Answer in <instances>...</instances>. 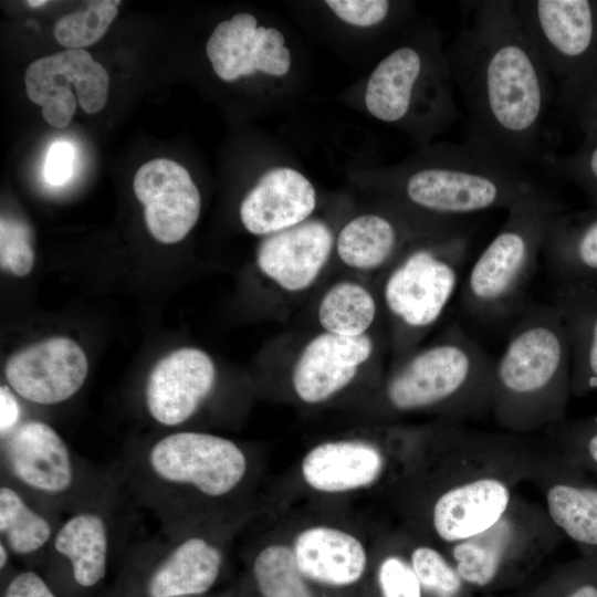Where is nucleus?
I'll use <instances>...</instances> for the list:
<instances>
[{
    "mask_svg": "<svg viewBox=\"0 0 597 597\" xmlns=\"http://www.w3.org/2000/svg\"><path fill=\"white\" fill-rule=\"evenodd\" d=\"M389 457L366 439H336L313 446L300 462L303 483L320 494H349L376 485L388 472Z\"/></svg>",
    "mask_w": 597,
    "mask_h": 597,
    "instance_id": "4be33fe9",
    "label": "nucleus"
},
{
    "mask_svg": "<svg viewBox=\"0 0 597 597\" xmlns=\"http://www.w3.org/2000/svg\"><path fill=\"white\" fill-rule=\"evenodd\" d=\"M334 245L329 227L322 220L308 219L265 237L256 251V265L282 290L302 292L318 279Z\"/></svg>",
    "mask_w": 597,
    "mask_h": 597,
    "instance_id": "5701e85b",
    "label": "nucleus"
},
{
    "mask_svg": "<svg viewBox=\"0 0 597 597\" xmlns=\"http://www.w3.org/2000/svg\"><path fill=\"white\" fill-rule=\"evenodd\" d=\"M545 171L579 187L597 207V142L584 140L570 155L552 156Z\"/></svg>",
    "mask_w": 597,
    "mask_h": 597,
    "instance_id": "c9c22d12",
    "label": "nucleus"
},
{
    "mask_svg": "<svg viewBox=\"0 0 597 597\" xmlns=\"http://www.w3.org/2000/svg\"><path fill=\"white\" fill-rule=\"evenodd\" d=\"M572 395L570 350L555 304L519 312L495 359L491 411L503 428L525 433L564 420Z\"/></svg>",
    "mask_w": 597,
    "mask_h": 597,
    "instance_id": "7ed1b4c3",
    "label": "nucleus"
},
{
    "mask_svg": "<svg viewBox=\"0 0 597 597\" xmlns=\"http://www.w3.org/2000/svg\"><path fill=\"white\" fill-rule=\"evenodd\" d=\"M24 84L30 101L42 107L45 122L65 128L76 109L70 85L75 87L82 109L95 114L107 102L109 76L84 49H67L32 62L25 71Z\"/></svg>",
    "mask_w": 597,
    "mask_h": 597,
    "instance_id": "2eb2a0df",
    "label": "nucleus"
},
{
    "mask_svg": "<svg viewBox=\"0 0 597 597\" xmlns=\"http://www.w3.org/2000/svg\"><path fill=\"white\" fill-rule=\"evenodd\" d=\"M548 465L536 462L546 513L585 555L597 554V475L555 451Z\"/></svg>",
    "mask_w": 597,
    "mask_h": 597,
    "instance_id": "aec40b11",
    "label": "nucleus"
},
{
    "mask_svg": "<svg viewBox=\"0 0 597 597\" xmlns=\"http://www.w3.org/2000/svg\"><path fill=\"white\" fill-rule=\"evenodd\" d=\"M483 597H499L496 595H491V594H483Z\"/></svg>",
    "mask_w": 597,
    "mask_h": 597,
    "instance_id": "a18cd8bd",
    "label": "nucleus"
},
{
    "mask_svg": "<svg viewBox=\"0 0 597 597\" xmlns=\"http://www.w3.org/2000/svg\"><path fill=\"white\" fill-rule=\"evenodd\" d=\"M457 460L433 491L427 507L429 532L442 546L470 540L495 525L511 509L514 488L533 475L536 461L516 458L526 451L510 436L467 431L447 422Z\"/></svg>",
    "mask_w": 597,
    "mask_h": 597,
    "instance_id": "20e7f679",
    "label": "nucleus"
},
{
    "mask_svg": "<svg viewBox=\"0 0 597 597\" xmlns=\"http://www.w3.org/2000/svg\"><path fill=\"white\" fill-rule=\"evenodd\" d=\"M62 520L0 479V541L14 557L45 558Z\"/></svg>",
    "mask_w": 597,
    "mask_h": 597,
    "instance_id": "cd10ccee",
    "label": "nucleus"
},
{
    "mask_svg": "<svg viewBox=\"0 0 597 597\" xmlns=\"http://www.w3.org/2000/svg\"><path fill=\"white\" fill-rule=\"evenodd\" d=\"M469 249V233L421 240L391 264L383 284V301L400 329L413 338L429 331L455 294Z\"/></svg>",
    "mask_w": 597,
    "mask_h": 597,
    "instance_id": "f8f14e48",
    "label": "nucleus"
},
{
    "mask_svg": "<svg viewBox=\"0 0 597 597\" xmlns=\"http://www.w3.org/2000/svg\"><path fill=\"white\" fill-rule=\"evenodd\" d=\"M251 574L262 597H314L289 542L262 544L252 556Z\"/></svg>",
    "mask_w": 597,
    "mask_h": 597,
    "instance_id": "c756f323",
    "label": "nucleus"
},
{
    "mask_svg": "<svg viewBox=\"0 0 597 597\" xmlns=\"http://www.w3.org/2000/svg\"><path fill=\"white\" fill-rule=\"evenodd\" d=\"M555 451L597 475V416L548 428Z\"/></svg>",
    "mask_w": 597,
    "mask_h": 597,
    "instance_id": "72a5a7b5",
    "label": "nucleus"
},
{
    "mask_svg": "<svg viewBox=\"0 0 597 597\" xmlns=\"http://www.w3.org/2000/svg\"><path fill=\"white\" fill-rule=\"evenodd\" d=\"M542 254L559 284L597 283V207L555 213L546 228Z\"/></svg>",
    "mask_w": 597,
    "mask_h": 597,
    "instance_id": "a878e982",
    "label": "nucleus"
},
{
    "mask_svg": "<svg viewBox=\"0 0 597 597\" xmlns=\"http://www.w3.org/2000/svg\"><path fill=\"white\" fill-rule=\"evenodd\" d=\"M410 565L425 597H474L444 552L429 543H419L408 553Z\"/></svg>",
    "mask_w": 597,
    "mask_h": 597,
    "instance_id": "7c9ffc66",
    "label": "nucleus"
},
{
    "mask_svg": "<svg viewBox=\"0 0 597 597\" xmlns=\"http://www.w3.org/2000/svg\"><path fill=\"white\" fill-rule=\"evenodd\" d=\"M302 574L311 583L345 588L365 575L369 555L364 541L349 530L313 523L298 530L289 542Z\"/></svg>",
    "mask_w": 597,
    "mask_h": 597,
    "instance_id": "b1692460",
    "label": "nucleus"
},
{
    "mask_svg": "<svg viewBox=\"0 0 597 597\" xmlns=\"http://www.w3.org/2000/svg\"><path fill=\"white\" fill-rule=\"evenodd\" d=\"M542 188L531 169L468 140L438 147L399 179V195L411 211L446 220L509 210Z\"/></svg>",
    "mask_w": 597,
    "mask_h": 597,
    "instance_id": "39448f33",
    "label": "nucleus"
},
{
    "mask_svg": "<svg viewBox=\"0 0 597 597\" xmlns=\"http://www.w3.org/2000/svg\"><path fill=\"white\" fill-rule=\"evenodd\" d=\"M2 597H57V595L39 573L24 569L10 577Z\"/></svg>",
    "mask_w": 597,
    "mask_h": 597,
    "instance_id": "a19ab883",
    "label": "nucleus"
},
{
    "mask_svg": "<svg viewBox=\"0 0 597 597\" xmlns=\"http://www.w3.org/2000/svg\"><path fill=\"white\" fill-rule=\"evenodd\" d=\"M375 343L369 334L345 337L322 332L303 347L294 363L291 384L304 404H323L356 378L374 355Z\"/></svg>",
    "mask_w": 597,
    "mask_h": 597,
    "instance_id": "412c9836",
    "label": "nucleus"
},
{
    "mask_svg": "<svg viewBox=\"0 0 597 597\" xmlns=\"http://www.w3.org/2000/svg\"><path fill=\"white\" fill-rule=\"evenodd\" d=\"M378 315L375 295L355 281H339L322 296L317 320L323 332L345 337L368 334Z\"/></svg>",
    "mask_w": 597,
    "mask_h": 597,
    "instance_id": "c85d7f7f",
    "label": "nucleus"
},
{
    "mask_svg": "<svg viewBox=\"0 0 597 597\" xmlns=\"http://www.w3.org/2000/svg\"><path fill=\"white\" fill-rule=\"evenodd\" d=\"M557 101L583 132L584 140L597 142V69L559 86Z\"/></svg>",
    "mask_w": 597,
    "mask_h": 597,
    "instance_id": "f704fd0d",
    "label": "nucleus"
},
{
    "mask_svg": "<svg viewBox=\"0 0 597 597\" xmlns=\"http://www.w3.org/2000/svg\"><path fill=\"white\" fill-rule=\"evenodd\" d=\"M28 3L31 6V7H40L44 3H46L45 0H41V1H35V0H31V1H28Z\"/></svg>",
    "mask_w": 597,
    "mask_h": 597,
    "instance_id": "c03bdc74",
    "label": "nucleus"
},
{
    "mask_svg": "<svg viewBox=\"0 0 597 597\" xmlns=\"http://www.w3.org/2000/svg\"><path fill=\"white\" fill-rule=\"evenodd\" d=\"M34 262L29 227L14 218L1 217L0 264L1 269L17 276L27 275Z\"/></svg>",
    "mask_w": 597,
    "mask_h": 597,
    "instance_id": "e433bc0d",
    "label": "nucleus"
},
{
    "mask_svg": "<svg viewBox=\"0 0 597 597\" xmlns=\"http://www.w3.org/2000/svg\"><path fill=\"white\" fill-rule=\"evenodd\" d=\"M569 342L572 395L597 390V283L559 284L552 301Z\"/></svg>",
    "mask_w": 597,
    "mask_h": 597,
    "instance_id": "bb28decb",
    "label": "nucleus"
},
{
    "mask_svg": "<svg viewBox=\"0 0 597 597\" xmlns=\"http://www.w3.org/2000/svg\"><path fill=\"white\" fill-rule=\"evenodd\" d=\"M217 370L202 349L184 347L160 359L149 373L145 408L158 425L175 428L196 416L212 394Z\"/></svg>",
    "mask_w": 597,
    "mask_h": 597,
    "instance_id": "f3484780",
    "label": "nucleus"
},
{
    "mask_svg": "<svg viewBox=\"0 0 597 597\" xmlns=\"http://www.w3.org/2000/svg\"><path fill=\"white\" fill-rule=\"evenodd\" d=\"M17 396L9 386L0 387V438L7 436L24 420Z\"/></svg>",
    "mask_w": 597,
    "mask_h": 597,
    "instance_id": "79ce46f5",
    "label": "nucleus"
},
{
    "mask_svg": "<svg viewBox=\"0 0 597 597\" xmlns=\"http://www.w3.org/2000/svg\"><path fill=\"white\" fill-rule=\"evenodd\" d=\"M88 362L67 337H51L13 354L4 366L8 386L23 400L50 406L72 398L83 386Z\"/></svg>",
    "mask_w": 597,
    "mask_h": 597,
    "instance_id": "dca6fc26",
    "label": "nucleus"
},
{
    "mask_svg": "<svg viewBox=\"0 0 597 597\" xmlns=\"http://www.w3.org/2000/svg\"><path fill=\"white\" fill-rule=\"evenodd\" d=\"M515 3L524 28L558 87L597 69V0Z\"/></svg>",
    "mask_w": 597,
    "mask_h": 597,
    "instance_id": "ddd939ff",
    "label": "nucleus"
},
{
    "mask_svg": "<svg viewBox=\"0 0 597 597\" xmlns=\"http://www.w3.org/2000/svg\"><path fill=\"white\" fill-rule=\"evenodd\" d=\"M242 516L160 525L128 545L126 564L143 597H196L212 588Z\"/></svg>",
    "mask_w": 597,
    "mask_h": 597,
    "instance_id": "1a4fd4ad",
    "label": "nucleus"
},
{
    "mask_svg": "<svg viewBox=\"0 0 597 597\" xmlns=\"http://www.w3.org/2000/svg\"><path fill=\"white\" fill-rule=\"evenodd\" d=\"M315 208L312 182L296 169L275 167L245 195L240 219L250 233L265 238L308 220Z\"/></svg>",
    "mask_w": 597,
    "mask_h": 597,
    "instance_id": "393cba45",
    "label": "nucleus"
},
{
    "mask_svg": "<svg viewBox=\"0 0 597 597\" xmlns=\"http://www.w3.org/2000/svg\"><path fill=\"white\" fill-rule=\"evenodd\" d=\"M125 489L64 517L45 558L62 565L77 588L90 590L105 578L116 548L130 526Z\"/></svg>",
    "mask_w": 597,
    "mask_h": 597,
    "instance_id": "4468645a",
    "label": "nucleus"
},
{
    "mask_svg": "<svg viewBox=\"0 0 597 597\" xmlns=\"http://www.w3.org/2000/svg\"><path fill=\"white\" fill-rule=\"evenodd\" d=\"M325 3L344 22L362 28L386 22L392 7L387 0H327Z\"/></svg>",
    "mask_w": 597,
    "mask_h": 597,
    "instance_id": "58836bf2",
    "label": "nucleus"
},
{
    "mask_svg": "<svg viewBox=\"0 0 597 597\" xmlns=\"http://www.w3.org/2000/svg\"><path fill=\"white\" fill-rule=\"evenodd\" d=\"M12 557L13 555L8 548V546L0 541V569L1 572L7 569Z\"/></svg>",
    "mask_w": 597,
    "mask_h": 597,
    "instance_id": "37998d69",
    "label": "nucleus"
},
{
    "mask_svg": "<svg viewBox=\"0 0 597 597\" xmlns=\"http://www.w3.org/2000/svg\"><path fill=\"white\" fill-rule=\"evenodd\" d=\"M525 597H597V554L558 569Z\"/></svg>",
    "mask_w": 597,
    "mask_h": 597,
    "instance_id": "473e14b6",
    "label": "nucleus"
},
{
    "mask_svg": "<svg viewBox=\"0 0 597 597\" xmlns=\"http://www.w3.org/2000/svg\"><path fill=\"white\" fill-rule=\"evenodd\" d=\"M561 534L546 511L515 499L491 528L442 551L472 589L496 595L524 583Z\"/></svg>",
    "mask_w": 597,
    "mask_h": 597,
    "instance_id": "9d476101",
    "label": "nucleus"
},
{
    "mask_svg": "<svg viewBox=\"0 0 597 597\" xmlns=\"http://www.w3.org/2000/svg\"><path fill=\"white\" fill-rule=\"evenodd\" d=\"M562 210L545 188L507 210L501 229L474 261L461 286V304L469 315L498 321L520 312L548 222Z\"/></svg>",
    "mask_w": 597,
    "mask_h": 597,
    "instance_id": "6e6552de",
    "label": "nucleus"
},
{
    "mask_svg": "<svg viewBox=\"0 0 597 597\" xmlns=\"http://www.w3.org/2000/svg\"><path fill=\"white\" fill-rule=\"evenodd\" d=\"M453 88L447 54L437 41L428 48L404 44L373 70L364 100L375 118L405 123L418 115L425 133L430 134L419 107L433 132L447 128L459 117Z\"/></svg>",
    "mask_w": 597,
    "mask_h": 597,
    "instance_id": "9b49d317",
    "label": "nucleus"
},
{
    "mask_svg": "<svg viewBox=\"0 0 597 597\" xmlns=\"http://www.w3.org/2000/svg\"><path fill=\"white\" fill-rule=\"evenodd\" d=\"M116 463L133 503L153 512L160 525L241 515L240 501L253 474V460L242 446L195 430L135 446Z\"/></svg>",
    "mask_w": 597,
    "mask_h": 597,
    "instance_id": "f03ea898",
    "label": "nucleus"
},
{
    "mask_svg": "<svg viewBox=\"0 0 597 597\" xmlns=\"http://www.w3.org/2000/svg\"><path fill=\"white\" fill-rule=\"evenodd\" d=\"M376 579L380 597H425L408 557L402 554L385 555L377 566Z\"/></svg>",
    "mask_w": 597,
    "mask_h": 597,
    "instance_id": "4c0bfd02",
    "label": "nucleus"
},
{
    "mask_svg": "<svg viewBox=\"0 0 597 597\" xmlns=\"http://www.w3.org/2000/svg\"><path fill=\"white\" fill-rule=\"evenodd\" d=\"M119 1H87L85 8L62 17L54 27L56 41L67 49H83L97 42L118 13Z\"/></svg>",
    "mask_w": 597,
    "mask_h": 597,
    "instance_id": "2f4dec72",
    "label": "nucleus"
},
{
    "mask_svg": "<svg viewBox=\"0 0 597 597\" xmlns=\"http://www.w3.org/2000/svg\"><path fill=\"white\" fill-rule=\"evenodd\" d=\"M0 440V479L56 515H67L124 489L116 461L101 467L77 457L42 420L24 419Z\"/></svg>",
    "mask_w": 597,
    "mask_h": 597,
    "instance_id": "0eeeda50",
    "label": "nucleus"
},
{
    "mask_svg": "<svg viewBox=\"0 0 597 597\" xmlns=\"http://www.w3.org/2000/svg\"><path fill=\"white\" fill-rule=\"evenodd\" d=\"M134 192L144 205L150 234L161 243L182 240L200 214V193L188 170L167 158L142 165L134 177Z\"/></svg>",
    "mask_w": 597,
    "mask_h": 597,
    "instance_id": "a211bd4d",
    "label": "nucleus"
},
{
    "mask_svg": "<svg viewBox=\"0 0 597 597\" xmlns=\"http://www.w3.org/2000/svg\"><path fill=\"white\" fill-rule=\"evenodd\" d=\"M446 54L468 115V142L545 170L552 156L545 153L543 130L553 80L515 1L476 2Z\"/></svg>",
    "mask_w": 597,
    "mask_h": 597,
    "instance_id": "f257e3e1",
    "label": "nucleus"
},
{
    "mask_svg": "<svg viewBox=\"0 0 597 597\" xmlns=\"http://www.w3.org/2000/svg\"><path fill=\"white\" fill-rule=\"evenodd\" d=\"M75 148L67 142L53 143L45 158L44 177L52 186L65 184L73 175Z\"/></svg>",
    "mask_w": 597,
    "mask_h": 597,
    "instance_id": "ea45409f",
    "label": "nucleus"
},
{
    "mask_svg": "<svg viewBox=\"0 0 597 597\" xmlns=\"http://www.w3.org/2000/svg\"><path fill=\"white\" fill-rule=\"evenodd\" d=\"M495 359L460 325L405 356L386 378L383 402L394 415L438 412L459 422L491 410Z\"/></svg>",
    "mask_w": 597,
    "mask_h": 597,
    "instance_id": "423d86ee",
    "label": "nucleus"
},
{
    "mask_svg": "<svg viewBox=\"0 0 597 597\" xmlns=\"http://www.w3.org/2000/svg\"><path fill=\"white\" fill-rule=\"evenodd\" d=\"M284 44L280 30L258 27L252 14L241 12L214 28L206 52L216 75L231 82L256 71L285 75L291 67V52Z\"/></svg>",
    "mask_w": 597,
    "mask_h": 597,
    "instance_id": "6ab92c4d",
    "label": "nucleus"
}]
</instances>
